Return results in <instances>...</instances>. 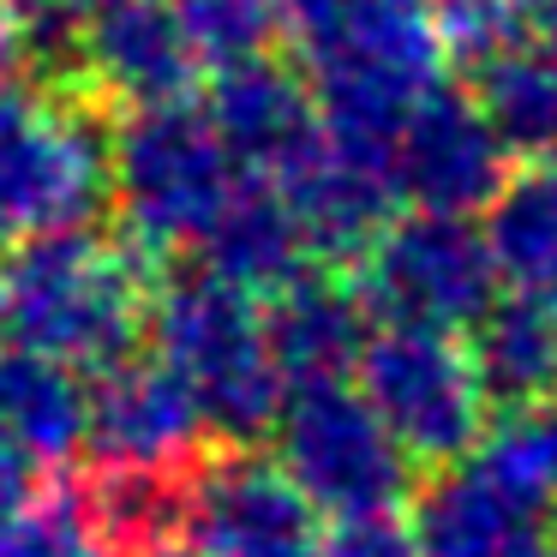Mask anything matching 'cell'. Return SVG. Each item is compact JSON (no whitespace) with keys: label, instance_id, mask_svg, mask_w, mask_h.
Masks as SVG:
<instances>
[{"label":"cell","instance_id":"cell-1","mask_svg":"<svg viewBox=\"0 0 557 557\" xmlns=\"http://www.w3.org/2000/svg\"><path fill=\"white\" fill-rule=\"evenodd\" d=\"M330 138L389 162L396 126L444 85L437 0H282Z\"/></svg>","mask_w":557,"mask_h":557},{"label":"cell","instance_id":"cell-2","mask_svg":"<svg viewBox=\"0 0 557 557\" xmlns=\"http://www.w3.org/2000/svg\"><path fill=\"white\" fill-rule=\"evenodd\" d=\"M150 318L145 252L90 222L0 246V348L102 372L138 354Z\"/></svg>","mask_w":557,"mask_h":557},{"label":"cell","instance_id":"cell-3","mask_svg":"<svg viewBox=\"0 0 557 557\" xmlns=\"http://www.w3.org/2000/svg\"><path fill=\"white\" fill-rule=\"evenodd\" d=\"M145 336L150 354H162L181 372V384L193 389L198 413H205L210 437H222V449H252L258 437L276 432L282 408H288V377L276 366L264 300L252 288L216 276L193 258L150 288Z\"/></svg>","mask_w":557,"mask_h":557},{"label":"cell","instance_id":"cell-4","mask_svg":"<svg viewBox=\"0 0 557 557\" xmlns=\"http://www.w3.org/2000/svg\"><path fill=\"white\" fill-rule=\"evenodd\" d=\"M246 186V162L228 150L205 102L126 109L114 126V216L145 258L198 252Z\"/></svg>","mask_w":557,"mask_h":557},{"label":"cell","instance_id":"cell-5","mask_svg":"<svg viewBox=\"0 0 557 557\" xmlns=\"http://www.w3.org/2000/svg\"><path fill=\"white\" fill-rule=\"evenodd\" d=\"M114 193V126L73 90H0V246L78 228Z\"/></svg>","mask_w":557,"mask_h":557},{"label":"cell","instance_id":"cell-6","mask_svg":"<svg viewBox=\"0 0 557 557\" xmlns=\"http://www.w3.org/2000/svg\"><path fill=\"white\" fill-rule=\"evenodd\" d=\"M276 461L318 516H396L420 492V461L401 449L360 384H306L288 389V408L276 420Z\"/></svg>","mask_w":557,"mask_h":557},{"label":"cell","instance_id":"cell-7","mask_svg":"<svg viewBox=\"0 0 557 557\" xmlns=\"http://www.w3.org/2000/svg\"><path fill=\"white\" fill-rule=\"evenodd\" d=\"M354 384L372 396L384 425L401 437L413 461L449 468L473 456L492 425V396L480 384L468 336L425 324H377L360 354Z\"/></svg>","mask_w":557,"mask_h":557},{"label":"cell","instance_id":"cell-8","mask_svg":"<svg viewBox=\"0 0 557 557\" xmlns=\"http://www.w3.org/2000/svg\"><path fill=\"white\" fill-rule=\"evenodd\" d=\"M497 258L485 228L444 210H408L389 216V228L360 258V294L377 324H425L468 336L497 306Z\"/></svg>","mask_w":557,"mask_h":557},{"label":"cell","instance_id":"cell-9","mask_svg":"<svg viewBox=\"0 0 557 557\" xmlns=\"http://www.w3.org/2000/svg\"><path fill=\"white\" fill-rule=\"evenodd\" d=\"M318 509L252 449H222L193 468L186 557H318Z\"/></svg>","mask_w":557,"mask_h":557},{"label":"cell","instance_id":"cell-10","mask_svg":"<svg viewBox=\"0 0 557 557\" xmlns=\"http://www.w3.org/2000/svg\"><path fill=\"white\" fill-rule=\"evenodd\" d=\"M389 174L396 193L413 210H444V216H473L485 210L509 181V150L497 145L480 97L456 85H437L408 109L389 145Z\"/></svg>","mask_w":557,"mask_h":557},{"label":"cell","instance_id":"cell-11","mask_svg":"<svg viewBox=\"0 0 557 557\" xmlns=\"http://www.w3.org/2000/svg\"><path fill=\"white\" fill-rule=\"evenodd\" d=\"M205 413L162 354H126V360L90 372V461L109 468H193L205 461Z\"/></svg>","mask_w":557,"mask_h":557},{"label":"cell","instance_id":"cell-12","mask_svg":"<svg viewBox=\"0 0 557 557\" xmlns=\"http://www.w3.org/2000/svg\"><path fill=\"white\" fill-rule=\"evenodd\" d=\"M205 109H210V121L222 126L228 150L246 162V174H264V181H288V174L330 138L324 109H318L306 73L270 61V54L222 66V73L210 78Z\"/></svg>","mask_w":557,"mask_h":557},{"label":"cell","instance_id":"cell-13","mask_svg":"<svg viewBox=\"0 0 557 557\" xmlns=\"http://www.w3.org/2000/svg\"><path fill=\"white\" fill-rule=\"evenodd\" d=\"M78 73L121 109H157V102L193 97L205 73L193 37H186L174 0H121L85 18V66Z\"/></svg>","mask_w":557,"mask_h":557},{"label":"cell","instance_id":"cell-14","mask_svg":"<svg viewBox=\"0 0 557 557\" xmlns=\"http://www.w3.org/2000/svg\"><path fill=\"white\" fill-rule=\"evenodd\" d=\"M288 193L294 216H300L312 258H354L360 264L366 246L389 228L396 216V174L384 157L354 150L342 138H324L288 181H276Z\"/></svg>","mask_w":557,"mask_h":557},{"label":"cell","instance_id":"cell-15","mask_svg":"<svg viewBox=\"0 0 557 557\" xmlns=\"http://www.w3.org/2000/svg\"><path fill=\"white\" fill-rule=\"evenodd\" d=\"M372 306H366L360 282L336 276H294L282 294H270L264 324L276 366L288 377V389L306 384H348L360 372V354L372 342Z\"/></svg>","mask_w":557,"mask_h":557},{"label":"cell","instance_id":"cell-16","mask_svg":"<svg viewBox=\"0 0 557 557\" xmlns=\"http://www.w3.org/2000/svg\"><path fill=\"white\" fill-rule=\"evenodd\" d=\"M193 258L264 300V294H282L294 276H306L312 240H306L288 193L264 174H246V186L234 193V205L222 210V222L205 234V246Z\"/></svg>","mask_w":557,"mask_h":557},{"label":"cell","instance_id":"cell-17","mask_svg":"<svg viewBox=\"0 0 557 557\" xmlns=\"http://www.w3.org/2000/svg\"><path fill=\"white\" fill-rule=\"evenodd\" d=\"M480 228L504 288L557 312V162H521L485 205Z\"/></svg>","mask_w":557,"mask_h":557},{"label":"cell","instance_id":"cell-18","mask_svg":"<svg viewBox=\"0 0 557 557\" xmlns=\"http://www.w3.org/2000/svg\"><path fill=\"white\" fill-rule=\"evenodd\" d=\"M0 425L37 461H66L90 437V384L78 366L0 348Z\"/></svg>","mask_w":557,"mask_h":557},{"label":"cell","instance_id":"cell-19","mask_svg":"<svg viewBox=\"0 0 557 557\" xmlns=\"http://www.w3.org/2000/svg\"><path fill=\"white\" fill-rule=\"evenodd\" d=\"M468 348L497 413L557 401V312L552 306L509 294L468 330Z\"/></svg>","mask_w":557,"mask_h":557},{"label":"cell","instance_id":"cell-20","mask_svg":"<svg viewBox=\"0 0 557 557\" xmlns=\"http://www.w3.org/2000/svg\"><path fill=\"white\" fill-rule=\"evenodd\" d=\"M473 97L509 162H557V49L521 42L497 54L473 73Z\"/></svg>","mask_w":557,"mask_h":557},{"label":"cell","instance_id":"cell-21","mask_svg":"<svg viewBox=\"0 0 557 557\" xmlns=\"http://www.w3.org/2000/svg\"><path fill=\"white\" fill-rule=\"evenodd\" d=\"M0 557H114L90 521L78 485H54L25 504L0 509Z\"/></svg>","mask_w":557,"mask_h":557},{"label":"cell","instance_id":"cell-22","mask_svg":"<svg viewBox=\"0 0 557 557\" xmlns=\"http://www.w3.org/2000/svg\"><path fill=\"white\" fill-rule=\"evenodd\" d=\"M186 37H193L198 61L205 66H240L270 54V42L288 30L282 0H174Z\"/></svg>","mask_w":557,"mask_h":557},{"label":"cell","instance_id":"cell-23","mask_svg":"<svg viewBox=\"0 0 557 557\" xmlns=\"http://www.w3.org/2000/svg\"><path fill=\"white\" fill-rule=\"evenodd\" d=\"M528 7L521 0H437V37H444L449 66H492L497 54L528 42Z\"/></svg>","mask_w":557,"mask_h":557},{"label":"cell","instance_id":"cell-24","mask_svg":"<svg viewBox=\"0 0 557 557\" xmlns=\"http://www.w3.org/2000/svg\"><path fill=\"white\" fill-rule=\"evenodd\" d=\"M318 557H420V540H413V521L401 516H354L330 521Z\"/></svg>","mask_w":557,"mask_h":557},{"label":"cell","instance_id":"cell-25","mask_svg":"<svg viewBox=\"0 0 557 557\" xmlns=\"http://www.w3.org/2000/svg\"><path fill=\"white\" fill-rule=\"evenodd\" d=\"M37 468H42V461L30 456V449L18 444L7 425H0V509H13V504H25V497H37Z\"/></svg>","mask_w":557,"mask_h":557},{"label":"cell","instance_id":"cell-26","mask_svg":"<svg viewBox=\"0 0 557 557\" xmlns=\"http://www.w3.org/2000/svg\"><path fill=\"white\" fill-rule=\"evenodd\" d=\"M18 54H25V18L13 13V0H0V90L13 85Z\"/></svg>","mask_w":557,"mask_h":557},{"label":"cell","instance_id":"cell-27","mask_svg":"<svg viewBox=\"0 0 557 557\" xmlns=\"http://www.w3.org/2000/svg\"><path fill=\"white\" fill-rule=\"evenodd\" d=\"M30 7H42V0H30ZM54 7H73V13H102V7H121V0H54Z\"/></svg>","mask_w":557,"mask_h":557},{"label":"cell","instance_id":"cell-28","mask_svg":"<svg viewBox=\"0 0 557 557\" xmlns=\"http://www.w3.org/2000/svg\"><path fill=\"white\" fill-rule=\"evenodd\" d=\"M521 7H528L533 18H552V13H557V0H521Z\"/></svg>","mask_w":557,"mask_h":557},{"label":"cell","instance_id":"cell-29","mask_svg":"<svg viewBox=\"0 0 557 557\" xmlns=\"http://www.w3.org/2000/svg\"><path fill=\"white\" fill-rule=\"evenodd\" d=\"M545 30H552V49H557V25H545Z\"/></svg>","mask_w":557,"mask_h":557},{"label":"cell","instance_id":"cell-30","mask_svg":"<svg viewBox=\"0 0 557 557\" xmlns=\"http://www.w3.org/2000/svg\"><path fill=\"white\" fill-rule=\"evenodd\" d=\"M157 557H186V552H157Z\"/></svg>","mask_w":557,"mask_h":557}]
</instances>
